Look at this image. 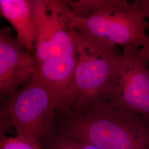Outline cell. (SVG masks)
Masks as SVG:
<instances>
[{
	"instance_id": "9",
	"label": "cell",
	"mask_w": 149,
	"mask_h": 149,
	"mask_svg": "<svg viewBox=\"0 0 149 149\" xmlns=\"http://www.w3.org/2000/svg\"><path fill=\"white\" fill-rule=\"evenodd\" d=\"M0 12L16 31L17 39L22 46L34 53L37 32L33 1L0 0Z\"/></svg>"
},
{
	"instance_id": "14",
	"label": "cell",
	"mask_w": 149,
	"mask_h": 149,
	"mask_svg": "<svg viewBox=\"0 0 149 149\" xmlns=\"http://www.w3.org/2000/svg\"><path fill=\"white\" fill-rule=\"evenodd\" d=\"M141 48L144 49V52L146 54L147 57H148L149 61V35L145 39Z\"/></svg>"
},
{
	"instance_id": "8",
	"label": "cell",
	"mask_w": 149,
	"mask_h": 149,
	"mask_svg": "<svg viewBox=\"0 0 149 149\" xmlns=\"http://www.w3.org/2000/svg\"><path fill=\"white\" fill-rule=\"evenodd\" d=\"M74 53H63L38 63L34 73L53 99L58 111L74 109L78 95L75 82Z\"/></svg>"
},
{
	"instance_id": "3",
	"label": "cell",
	"mask_w": 149,
	"mask_h": 149,
	"mask_svg": "<svg viewBox=\"0 0 149 149\" xmlns=\"http://www.w3.org/2000/svg\"><path fill=\"white\" fill-rule=\"evenodd\" d=\"M77 58L75 82L77 102L72 109L85 111L107 102V92L117 60L122 52L117 45L70 28Z\"/></svg>"
},
{
	"instance_id": "13",
	"label": "cell",
	"mask_w": 149,
	"mask_h": 149,
	"mask_svg": "<svg viewBox=\"0 0 149 149\" xmlns=\"http://www.w3.org/2000/svg\"><path fill=\"white\" fill-rule=\"evenodd\" d=\"M144 17L149 20V0H136Z\"/></svg>"
},
{
	"instance_id": "12",
	"label": "cell",
	"mask_w": 149,
	"mask_h": 149,
	"mask_svg": "<svg viewBox=\"0 0 149 149\" xmlns=\"http://www.w3.org/2000/svg\"><path fill=\"white\" fill-rule=\"evenodd\" d=\"M0 149H42L37 144L26 139L17 136L7 137L5 135L0 139Z\"/></svg>"
},
{
	"instance_id": "7",
	"label": "cell",
	"mask_w": 149,
	"mask_h": 149,
	"mask_svg": "<svg viewBox=\"0 0 149 149\" xmlns=\"http://www.w3.org/2000/svg\"><path fill=\"white\" fill-rule=\"evenodd\" d=\"M37 60L23 48L10 27L0 30V100H3L26 85L36 72Z\"/></svg>"
},
{
	"instance_id": "2",
	"label": "cell",
	"mask_w": 149,
	"mask_h": 149,
	"mask_svg": "<svg viewBox=\"0 0 149 149\" xmlns=\"http://www.w3.org/2000/svg\"><path fill=\"white\" fill-rule=\"evenodd\" d=\"M57 109L53 98L35 74L15 94L1 101V138L9 129L42 147L55 130Z\"/></svg>"
},
{
	"instance_id": "1",
	"label": "cell",
	"mask_w": 149,
	"mask_h": 149,
	"mask_svg": "<svg viewBox=\"0 0 149 149\" xmlns=\"http://www.w3.org/2000/svg\"><path fill=\"white\" fill-rule=\"evenodd\" d=\"M55 130L101 149H149V119L107 102L85 111H57Z\"/></svg>"
},
{
	"instance_id": "10",
	"label": "cell",
	"mask_w": 149,
	"mask_h": 149,
	"mask_svg": "<svg viewBox=\"0 0 149 149\" xmlns=\"http://www.w3.org/2000/svg\"><path fill=\"white\" fill-rule=\"evenodd\" d=\"M42 149H101L88 142L55 130L44 143Z\"/></svg>"
},
{
	"instance_id": "5",
	"label": "cell",
	"mask_w": 149,
	"mask_h": 149,
	"mask_svg": "<svg viewBox=\"0 0 149 149\" xmlns=\"http://www.w3.org/2000/svg\"><path fill=\"white\" fill-rule=\"evenodd\" d=\"M107 102L149 119V61L142 48H123L107 92Z\"/></svg>"
},
{
	"instance_id": "6",
	"label": "cell",
	"mask_w": 149,
	"mask_h": 149,
	"mask_svg": "<svg viewBox=\"0 0 149 149\" xmlns=\"http://www.w3.org/2000/svg\"><path fill=\"white\" fill-rule=\"evenodd\" d=\"M71 11L68 1H33L37 32L34 54L38 63L61 54L75 53L69 27Z\"/></svg>"
},
{
	"instance_id": "4",
	"label": "cell",
	"mask_w": 149,
	"mask_h": 149,
	"mask_svg": "<svg viewBox=\"0 0 149 149\" xmlns=\"http://www.w3.org/2000/svg\"><path fill=\"white\" fill-rule=\"evenodd\" d=\"M70 28L120 45L141 48L149 35V21L135 1L109 0L106 5L86 19L76 18L71 11Z\"/></svg>"
},
{
	"instance_id": "11",
	"label": "cell",
	"mask_w": 149,
	"mask_h": 149,
	"mask_svg": "<svg viewBox=\"0 0 149 149\" xmlns=\"http://www.w3.org/2000/svg\"><path fill=\"white\" fill-rule=\"evenodd\" d=\"M109 0L68 1L73 15L77 18L86 19L101 9Z\"/></svg>"
}]
</instances>
